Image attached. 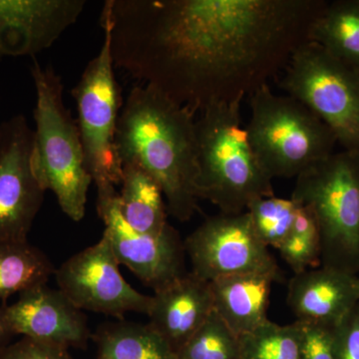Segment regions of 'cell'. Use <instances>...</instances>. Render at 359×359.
I'll list each match as a JSON object with an SVG mask.
<instances>
[{
    "label": "cell",
    "instance_id": "obj_1",
    "mask_svg": "<svg viewBox=\"0 0 359 359\" xmlns=\"http://www.w3.org/2000/svg\"><path fill=\"white\" fill-rule=\"evenodd\" d=\"M325 0H107L115 68L194 114L280 76Z\"/></svg>",
    "mask_w": 359,
    "mask_h": 359
},
{
    "label": "cell",
    "instance_id": "obj_2",
    "mask_svg": "<svg viewBox=\"0 0 359 359\" xmlns=\"http://www.w3.org/2000/svg\"><path fill=\"white\" fill-rule=\"evenodd\" d=\"M116 149L121 165L136 164L158 182L168 214L188 222L198 209L195 114L148 85H136L123 104Z\"/></svg>",
    "mask_w": 359,
    "mask_h": 359
},
{
    "label": "cell",
    "instance_id": "obj_3",
    "mask_svg": "<svg viewBox=\"0 0 359 359\" xmlns=\"http://www.w3.org/2000/svg\"><path fill=\"white\" fill-rule=\"evenodd\" d=\"M241 104L210 106L196 120L198 195L223 214H240L255 200L275 196L273 179L250 144Z\"/></svg>",
    "mask_w": 359,
    "mask_h": 359
},
{
    "label": "cell",
    "instance_id": "obj_4",
    "mask_svg": "<svg viewBox=\"0 0 359 359\" xmlns=\"http://www.w3.org/2000/svg\"><path fill=\"white\" fill-rule=\"evenodd\" d=\"M30 73L36 93L33 111L35 173L42 188L55 195L61 211L80 222L93 182L85 163L77 121L66 107L60 75L36 60Z\"/></svg>",
    "mask_w": 359,
    "mask_h": 359
},
{
    "label": "cell",
    "instance_id": "obj_5",
    "mask_svg": "<svg viewBox=\"0 0 359 359\" xmlns=\"http://www.w3.org/2000/svg\"><path fill=\"white\" fill-rule=\"evenodd\" d=\"M292 199L313 215L321 266L359 276V157L342 150L297 177Z\"/></svg>",
    "mask_w": 359,
    "mask_h": 359
},
{
    "label": "cell",
    "instance_id": "obj_6",
    "mask_svg": "<svg viewBox=\"0 0 359 359\" xmlns=\"http://www.w3.org/2000/svg\"><path fill=\"white\" fill-rule=\"evenodd\" d=\"M252 149L271 179L297 178L334 154L337 138L306 106L262 87L250 97Z\"/></svg>",
    "mask_w": 359,
    "mask_h": 359
},
{
    "label": "cell",
    "instance_id": "obj_7",
    "mask_svg": "<svg viewBox=\"0 0 359 359\" xmlns=\"http://www.w3.org/2000/svg\"><path fill=\"white\" fill-rule=\"evenodd\" d=\"M276 82L332 130L344 151L359 153L358 71L308 41L294 51Z\"/></svg>",
    "mask_w": 359,
    "mask_h": 359
},
{
    "label": "cell",
    "instance_id": "obj_8",
    "mask_svg": "<svg viewBox=\"0 0 359 359\" xmlns=\"http://www.w3.org/2000/svg\"><path fill=\"white\" fill-rule=\"evenodd\" d=\"M71 95L76 103L85 163L95 184L97 199L112 197L122 181L116 133L123 104L109 37L104 30L100 50L85 67Z\"/></svg>",
    "mask_w": 359,
    "mask_h": 359
},
{
    "label": "cell",
    "instance_id": "obj_9",
    "mask_svg": "<svg viewBox=\"0 0 359 359\" xmlns=\"http://www.w3.org/2000/svg\"><path fill=\"white\" fill-rule=\"evenodd\" d=\"M184 245L191 273L208 283L243 273H278L275 257L257 237L247 211L210 217Z\"/></svg>",
    "mask_w": 359,
    "mask_h": 359
},
{
    "label": "cell",
    "instance_id": "obj_10",
    "mask_svg": "<svg viewBox=\"0 0 359 359\" xmlns=\"http://www.w3.org/2000/svg\"><path fill=\"white\" fill-rule=\"evenodd\" d=\"M105 235L96 244L55 269L59 290L80 311L123 318L127 313L148 314L152 295L141 294L124 280Z\"/></svg>",
    "mask_w": 359,
    "mask_h": 359
},
{
    "label": "cell",
    "instance_id": "obj_11",
    "mask_svg": "<svg viewBox=\"0 0 359 359\" xmlns=\"http://www.w3.org/2000/svg\"><path fill=\"white\" fill-rule=\"evenodd\" d=\"M34 169V130L25 115L0 124V241L27 240L44 193Z\"/></svg>",
    "mask_w": 359,
    "mask_h": 359
},
{
    "label": "cell",
    "instance_id": "obj_12",
    "mask_svg": "<svg viewBox=\"0 0 359 359\" xmlns=\"http://www.w3.org/2000/svg\"><path fill=\"white\" fill-rule=\"evenodd\" d=\"M117 197L97 199V212L119 264L154 292L187 275L185 245L178 231L171 224L158 235L133 230L120 214Z\"/></svg>",
    "mask_w": 359,
    "mask_h": 359
},
{
    "label": "cell",
    "instance_id": "obj_13",
    "mask_svg": "<svg viewBox=\"0 0 359 359\" xmlns=\"http://www.w3.org/2000/svg\"><path fill=\"white\" fill-rule=\"evenodd\" d=\"M85 6V0H0V57H34L50 48Z\"/></svg>",
    "mask_w": 359,
    "mask_h": 359
},
{
    "label": "cell",
    "instance_id": "obj_14",
    "mask_svg": "<svg viewBox=\"0 0 359 359\" xmlns=\"http://www.w3.org/2000/svg\"><path fill=\"white\" fill-rule=\"evenodd\" d=\"M2 306L14 335L68 349L84 348L91 337L84 313L47 283L25 290L18 302Z\"/></svg>",
    "mask_w": 359,
    "mask_h": 359
},
{
    "label": "cell",
    "instance_id": "obj_15",
    "mask_svg": "<svg viewBox=\"0 0 359 359\" xmlns=\"http://www.w3.org/2000/svg\"><path fill=\"white\" fill-rule=\"evenodd\" d=\"M358 276L323 266L292 276L287 301L297 321L337 327L359 302Z\"/></svg>",
    "mask_w": 359,
    "mask_h": 359
},
{
    "label": "cell",
    "instance_id": "obj_16",
    "mask_svg": "<svg viewBox=\"0 0 359 359\" xmlns=\"http://www.w3.org/2000/svg\"><path fill=\"white\" fill-rule=\"evenodd\" d=\"M154 292L149 325L177 354L214 311L210 283L190 271Z\"/></svg>",
    "mask_w": 359,
    "mask_h": 359
},
{
    "label": "cell",
    "instance_id": "obj_17",
    "mask_svg": "<svg viewBox=\"0 0 359 359\" xmlns=\"http://www.w3.org/2000/svg\"><path fill=\"white\" fill-rule=\"evenodd\" d=\"M278 273H252L224 276L210 282L214 311L238 337L269 320L273 283Z\"/></svg>",
    "mask_w": 359,
    "mask_h": 359
},
{
    "label": "cell",
    "instance_id": "obj_18",
    "mask_svg": "<svg viewBox=\"0 0 359 359\" xmlns=\"http://www.w3.org/2000/svg\"><path fill=\"white\" fill-rule=\"evenodd\" d=\"M117 205L122 218L139 233L158 235L169 226L164 193L158 182L136 164L122 165Z\"/></svg>",
    "mask_w": 359,
    "mask_h": 359
},
{
    "label": "cell",
    "instance_id": "obj_19",
    "mask_svg": "<svg viewBox=\"0 0 359 359\" xmlns=\"http://www.w3.org/2000/svg\"><path fill=\"white\" fill-rule=\"evenodd\" d=\"M309 41L359 72V0L327 1L311 26Z\"/></svg>",
    "mask_w": 359,
    "mask_h": 359
},
{
    "label": "cell",
    "instance_id": "obj_20",
    "mask_svg": "<svg viewBox=\"0 0 359 359\" xmlns=\"http://www.w3.org/2000/svg\"><path fill=\"white\" fill-rule=\"evenodd\" d=\"M93 339L97 359H177L167 340L149 323H107L98 328Z\"/></svg>",
    "mask_w": 359,
    "mask_h": 359
},
{
    "label": "cell",
    "instance_id": "obj_21",
    "mask_svg": "<svg viewBox=\"0 0 359 359\" xmlns=\"http://www.w3.org/2000/svg\"><path fill=\"white\" fill-rule=\"evenodd\" d=\"M55 273L48 257L27 240L0 241V299L48 283Z\"/></svg>",
    "mask_w": 359,
    "mask_h": 359
},
{
    "label": "cell",
    "instance_id": "obj_22",
    "mask_svg": "<svg viewBox=\"0 0 359 359\" xmlns=\"http://www.w3.org/2000/svg\"><path fill=\"white\" fill-rule=\"evenodd\" d=\"M301 339L299 321L282 325L269 320L240 337L238 359H301Z\"/></svg>",
    "mask_w": 359,
    "mask_h": 359
},
{
    "label": "cell",
    "instance_id": "obj_23",
    "mask_svg": "<svg viewBox=\"0 0 359 359\" xmlns=\"http://www.w3.org/2000/svg\"><path fill=\"white\" fill-rule=\"evenodd\" d=\"M299 209V204L292 198L271 196L255 200L245 211L263 244L278 249L292 233Z\"/></svg>",
    "mask_w": 359,
    "mask_h": 359
},
{
    "label": "cell",
    "instance_id": "obj_24",
    "mask_svg": "<svg viewBox=\"0 0 359 359\" xmlns=\"http://www.w3.org/2000/svg\"><path fill=\"white\" fill-rule=\"evenodd\" d=\"M240 337L216 311L177 353V359H238Z\"/></svg>",
    "mask_w": 359,
    "mask_h": 359
},
{
    "label": "cell",
    "instance_id": "obj_25",
    "mask_svg": "<svg viewBox=\"0 0 359 359\" xmlns=\"http://www.w3.org/2000/svg\"><path fill=\"white\" fill-rule=\"evenodd\" d=\"M278 250L294 275L321 266L320 240L318 238L304 237L290 233Z\"/></svg>",
    "mask_w": 359,
    "mask_h": 359
},
{
    "label": "cell",
    "instance_id": "obj_26",
    "mask_svg": "<svg viewBox=\"0 0 359 359\" xmlns=\"http://www.w3.org/2000/svg\"><path fill=\"white\" fill-rule=\"evenodd\" d=\"M334 359H359V302L332 328Z\"/></svg>",
    "mask_w": 359,
    "mask_h": 359
},
{
    "label": "cell",
    "instance_id": "obj_27",
    "mask_svg": "<svg viewBox=\"0 0 359 359\" xmlns=\"http://www.w3.org/2000/svg\"><path fill=\"white\" fill-rule=\"evenodd\" d=\"M0 359H73L68 348L27 337L0 347Z\"/></svg>",
    "mask_w": 359,
    "mask_h": 359
},
{
    "label": "cell",
    "instance_id": "obj_28",
    "mask_svg": "<svg viewBox=\"0 0 359 359\" xmlns=\"http://www.w3.org/2000/svg\"><path fill=\"white\" fill-rule=\"evenodd\" d=\"M299 323L302 327L301 359H334L332 330Z\"/></svg>",
    "mask_w": 359,
    "mask_h": 359
},
{
    "label": "cell",
    "instance_id": "obj_29",
    "mask_svg": "<svg viewBox=\"0 0 359 359\" xmlns=\"http://www.w3.org/2000/svg\"><path fill=\"white\" fill-rule=\"evenodd\" d=\"M14 337L4 314V306H0V347L6 346L11 341V337Z\"/></svg>",
    "mask_w": 359,
    "mask_h": 359
},
{
    "label": "cell",
    "instance_id": "obj_30",
    "mask_svg": "<svg viewBox=\"0 0 359 359\" xmlns=\"http://www.w3.org/2000/svg\"><path fill=\"white\" fill-rule=\"evenodd\" d=\"M358 157H359V153H358Z\"/></svg>",
    "mask_w": 359,
    "mask_h": 359
},
{
    "label": "cell",
    "instance_id": "obj_31",
    "mask_svg": "<svg viewBox=\"0 0 359 359\" xmlns=\"http://www.w3.org/2000/svg\"><path fill=\"white\" fill-rule=\"evenodd\" d=\"M358 278H359V276H358Z\"/></svg>",
    "mask_w": 359,
    "mask_h": 359
}]
</instances>
